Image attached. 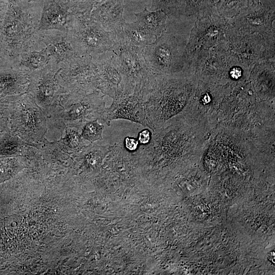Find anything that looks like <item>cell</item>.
I'll list each match as a JSON object with an SVG mask.
<instances>
[{
  "instance_id": "6da1fadb",
  "label": "cell",
  "mask_w": 275,
  "mask_h": 275,
  "mask_svg": "<svg viewBox=\"0 0 275 275\" xmlns=\"http://www.w3.org/2000/svg\"><path fill=\"white\" fill-rule=\"evenodd\" d=\"M198 78L188 72L155 75L144 100L148 127L152 131L182 113L195 93Z\"/></svg>"
},
{
  "instance_id": "7a4b0ae2",
  "label": "cell",
  "mask_w": 275,
  "mask_h": 275,
  "mask_svg": "<svg viewBox=\"0 0 275 275\" xmlns=\"http://www.w3.org/2000/svg\"><path fill=\"white\" fill-rule=\"evenodd\" d=\"M103 95L99 90L85 93L63 94L46 115L47 131L45 138L50 141L59 140L67 126L82 128L88 121L100 120L105 110Z\"/></svg>"
},
{
  "instance_id": "3957f363",
  "label": "cell",
  "mask_w": 275,
  "mask_h": 275,
  "mask_svg": "<svg viewBox=\"0 0 275 275\" xmlns=\"http://www.w3.org/2000/svg\"><path fill=\"white\" fill-rule=\"evenodd\" d=\"M185 58L184 70L202 81L232 88L245 82L251 70L227 49L223 42L209 49L196 50Z\"/></svg>"
},
{
  "instance_id": "277c9868",
  "label": "cell",
  "mask_w": 275,
  "mask_h": 275,
  "mask_svg": "<svg viewBox=\"0 0 275 275\" xmlns=\"http://www.w3.org/2000/svg\"><path fill=\"white\" fill-rule=\"evenodd\" d=\"M17 6L12 9L1 32L0 45L12 67L22 52L42 49L38 37L40 9L23 4Z\"/></svg>"
},
{
  "instance_id": "5b68a950",
  "label": "cell",
  "mask_w": 275,
  "mask_h": 275,
  "mask_svg": "<svg viewBox=\"0 0 275 275\" xmlns=\"http://www.w3.org/2000/svg\"><path fill=\"white\" fill-rule=\"evenodd\" d=\"M275 32L265 35L233 28L228 24L223 43L227 49L252 70L257 63L275 59Z\"/></svg>"
},
{
  "instance_id": "8992f818",
  "label": "cell",
  "mask_w": 275,
  "mask_h": 275,
  "mask_svg": "<svg viewBox=\"0 0 275 275\" xmlns=\"http://www.w3.org/2000/svg\"><path fill=\"white\" fill-rule=\"evenodd\" d=\"M189 38V37H188ZM188 38L166 31L143 49L148 67L155 75H169L183 70L184 51Z\"/></svg>"
},
{
  "instance_id": "52a82bcc",
  "label": "cell",
  "mask_w": 275,
  "mask_h": 275,
  "mask_svg": "<svg viewBox=\"0 0 275 275\" xmlns=\"http://www.w3.org/2000/svg\"><path fill=\"white\" fill-rule=\"evenodd\" d=\"M11 111L14 134L35 147L44 142L47 131L46 117L29 93L14 96Z\"/></svg>"
},
{
  "instance_id": "ba28073f",
  "label": "cell",
  "mask_w": 275,
  "mask_h": 275,
  "mask_svg": "<svg viewBox=\"0 0 275 275\" xmlns=\"http://www.w3.org/2000/svg\"><path fill=\"white\" fill-rule=\"evenodd\" d=\"M72 12L67 34L78 55L92 56L112 50L113 33L105 31L100 23L91 17V13Z\"/></svg>"
},
{
  "instance_id": "9c48e42d",
  "label": "cell",
  "mask_w": 275,
  "mask_h": 275,
  "mask_svg": "<svg viewBox=\"0 0 275 275\" xmlns=\"http://www.w3.org/2000/svg\"><path fill=\"white\" fill-rule=\"evenodd\" d=\"M113 34L112 51L118 58L125 74L127 94H132L136 91L143 92L144 96L150 89L155 74L146 64L143 49L130 45L126 40L123 30Z\"/></svg>"
},
{
  "instance_id": "30bf717a",
  "label": "cell",
  "mask_w": 275,
  "mask_h": 275,
  "mask_svg": "<svg viewBox=\"0 0 275 275\" xmlns=\"http://www.w3.org/2000/svg\"><path fill=\"white\" fill-rule=\"evenodd\" d=\"M60 70L59 64L51 58L46 66L30 74L26 92L33 97L45 115L59 101L60 96L67 93L59 78Z\"/></svg>"
},
{
  "instance_id": "8fae6325",
  "label": "cell",
  "mask_w": 275,
  "mask_h": 275,
  "mask_svg": "<svg viewBox=\"0 0 275 275\" xmlns=\"http://www.w3.org/2000/svg\"><path fill=\"white\" fill-rule=\"evenodd\" d=\"M59 64V78L67 93H90L97 90L96 68L91 56H77Z\"/></svg>"
},
{
  "instance_id": "7c38bea8",
  "label": "cell",
  "mask_w": 275,
  "mask_h": 275,
  "mask_svg": "<svg viewBox=\"0 0 275 275\" xmlns=\"http://www.w3.org/2000/svg\"><path fill=\"white\" fill-rule=\"evenodd\" d=\"M96 71L97 89L113 99L127 94V81L117 55L106 51L91 56Z\"/></svg>"
},
{
  "instance_id": "4fadbf2b",
  "label": "cell",
  "mask_w": 275,
  "mask_h": 275,
  "mask_svg": "<svg viewBox=\"0 0 275 275\" xmlns=\"http://www.w3.org/2000/svg\"><path fill=\"white\" fill-rule=\"evenodd\" d=\"M228 20L215 11L196 20L189 33L184 57L198 49H209L223 42Z\"/></svg>"
},
{
  "instance_id": "5bb4252c",
  "label": "cell",
  "mask_w": 275,
  "mask_h": 275,
  "mask_svg": "<svg viewBox=\"0 0 275 275\" xmlns=\"http://www.w3.org/2000/svg\"><path fill=\"white\" fill-rule=\"evenodd\" d=\"M113 99L100 119L108 126L113 120L123 119L148 127L143 92L135 91L130 94H122Z\"/></svg>"
},
{
  "instance_id": "9a60e30c",
  "label": "cell",
  "mask_w": 275,
  "mask_h": 275,
  "mask_svg": "<svg viewBox=\"0 0 275 275\" xmlns=\"http://www.w3.org/2000/svg\"><path fill=\"white\" fill-rule=\"evenodd\" d=\"M274 6L261 3L251 4L238 14L228 20V24L241 31L265 35L275 32Z\"/></svg>"
},
{
  "instance_id": "2e32d148",
  "label": "cell",
  "mask_w": 275,
  "mask_h": 275,
  "mask_svg": "<svg viewBox=\"0 0 275 275\" xmlns=\"http://www.w3.org/2000/svg\"><path fill=\"white\" fill-rule=\"evenodd\" d=\"M39 40L57 63L67 61L78 55L72 47L67 32L55 30H39Z\"/></svg>"
},
{
  "instance_id": "e0dca14e",
  "label": "cell",
  "mask_w": 275,
  "mask_h": 275,
  "mask_svg": "<svg viewBox=\"0 0 275 275\" xmlns=\"http://www.w3.org/2000/svg\"><path fill=\"white\" fill-rule=\"evenodd\" d=\"M123 0H101L93 6L91 17L112 33L121 31L126 22L123 18Z\"/></svg>"
},
{
  "instance_id": "ac0fdd59",
  "label": "cell",
  "mask_w": 275,
  "mask_h": 275,
  "mask_svg": "<svg viewBox=\"0 0 275 275\" xmlns=\"http://www.w3.org/2000/svg\"><path fill=\"white\" fill-rule=\"evenodd\" d=\"M69 9L63 3L49 2L41 14L38 30H55L67 33L73 17V12Z\"/></svg>"
},
{
  "instance_id": "d6986e66",
  "label": "cell",
  "mask_w": 275,
  "mask_h": 275,
  "mask_svg": "<svg viewBox=\"0 0 275 275\" xmlns=\"http://www.w3.org/2000/svg\"><path fill=\"white\" fill-rule=\"evenodd\" d=\"M275 59L256 64L249 78L254 90L262 97H272L274 94Z\"/></svg>"
},
{
  "instance_id": "ffe728a7",
  "label": "cell",
  "mask_w": 275,
  "mask_h": 275,
  "mask_svg": "<svg viewBox=\"0 0 275 275\" xmlns=\"http://www.w3.org/2000/svg\"><path fill=\"white\" fill-rule=\"evenodd\" d=\"M30 74L13 67L0 71V95L16 96L26 92Z\"/></svg>"
},
{
  "instance_id": "44dd1931",
  "label": "cell",
  "mask_w": 275,
  "mask_h": 275,
  "mask_svg": "<svg viewBox=\"0 0 275 275\" xmlns=\"http://www.w3.org/2000/svg\"><path fill=\"white\" fill-rule=\"evenodd\" d=\"M112 147L113 145H99L91 143L80 151L71 155L87 169L94 170L111 151Z\"/></svg>"
},
{
  "instance_id": "7402d4cb",
  "label": "cell",
  "mask_w": 275,
  "mask_h": 275,
  "mask_svg": "<svg viewBox=\"0 0 275 275\" xmlns=\"http://www.w3.org/2000/svg\"><path fill=\"white\" fill-rule=\"evenodd\" d=\"M37 151V148L30 145L13 133H6L0 139V155L31 157Z\"/></svg>"
},
{
  "instance_id": "603a6c76",
  "label": "cell",
  "mask_w": 275,
  "mask_h": 275,
  "mask_svg": "<svg viewBox=\"0 0 275 275\" xmlns=\"http://www.w3.org/2000/svg\"><path fill=\"white\" fill-rule=\"evenodd\" d=\"M137 22L155 38L163 34L167 29L168 16L161 10L149 11L145 8L143 11L135 13Z\"/></svg>"
},
{
  "instance_id": "cb8c5ba5",
  "label": "cell",
  "mask_w": 275,
  "mask_h": 275,
  "mask_svg": "<svg viewBox=\"0 0 275 275\" xmlns=\"http://www.w3.org/2000/svg\"><path fill=\"white\" fill-rule=\"evenodd\" d=\"M51 58L45 48L29 50L19 56L13 68L31 73L46 66Z\"/></svg>"
},
{
  "instance_id": "d4e9b609",
  "label": "cell",
  "mask_w": 275,
  "mask_h": 275,
  "mask_svg": "<svg viewBox=\"0 0 275 275\" xmlns=\"http://www.w3.org/2000/svg\"><path fill=\"white\" fill-rule=\"evenodd\" d=\"M81 129L74 126H66L63 135L55 141L59 147L70 155L80 151L86 146L81 135Z\"/></svg>"
},
{
  "instance_id": "484cf974",
  "label": "cell",
  "mask_w": 275,
  "mask_h": 275,
  "mask_svg": "<svg viewBox=\"0 0 275 275\" xmlns=\"http://www.w3.org/2000/svg\"><path fill=\"white\" fill-rule=\"evenodd\" d=\"M122 30L127 42L130 45L141 48L144 49L155 39L153 36L137 21L132 23L125 22Z\"/></svg>"
},
{
  "instance_id": "4316f807",
  "label": "cell",
  "mask_w": 275,
  "mask_h": 275,
  "mask_svg": "<svg viewBox=\"0 0 275 275\" xmlns=\"http://www.w3.org/2000/svg\"><path fill=\"white\" fill-rule=\"evenodd\" d=\"M185 0H152L151 11H162L171 18L185 16Z\"/></svg>"
},
{
  "instance_id": "83f0119b",
  "label": "cell",
  "mask_w": 275,
  "mask_h": 275,
  "mask_svg": "<svg viewBox=\"0 0 275 275\" xmlns=\"http://www.w3.org/2000/svg\"><path fill=\"white\" fill-rule=\"evenodd\" d=\"M185 16L195 19L211 15L215 11L214 0H185Z\"/></svg>"
},
{
  "instance_id": "f1b7e54d",
  "label": "cell",
  "mask_w": 275,
  "mask_h": 275,
  "mask_svg": "<svg viewBox=\"0 0 275 275\" xmlns=\"http://www.w3.org/2000/svg\"><path fill=\"white\" fill-rule=\"evenodd\" d=\"M250 5L249 0H218L215 2L214 7L216 13L228 20Z\"/></svg>"
},
{
  "instance_id": "f546056e",
  "label": "cell",
  "mask_w": 275,
  "mask_h": 275,
  "mask_svg": "<svg viewBox=\"0 0 275 275\" xmlns=\"http://www.w3.org/2000/svg\"><path fill=\"white\" fill-rule=\"evenodd\" d=\"M98 120H95L87 122L81 129V137L91 143L103 139L102 132L104 125L99 123Z\"/></svg>"
},
{
  "instance_id": "4dcf8cb0",
  "label": "cell",
  "mask_w": 275,
  "mask_h": 275,
  "mask_svg": "<svg viewBox=\"0 0 275 275\" xmlns=\"http://www.w3.org/2000/svg\"><path fill=\"white\" fill-rule=\"evenodd\" d=\"M26 157L20 156L17 158L0 159V179L11 176L20 168V163Z\"/></svg>"
},
{
  "instance_id": "1f68e13d",
  "label": "cell",
  "mask_w": 275,
  "mask_h": 275,
  "mask_svg": "<svg viewBox=\"0 0 275 275\" xmlns=\"http://www.w3.org/2000/svg\"><path fill=\"white\" fill-rule=\"evenodd\" d=\"M123 145L127 151L133 153L139 148L140 143L137 138L126 136L124 140Z\"/></svg>"
},
{
  "instance_id": "d6a6232c",
  "label": "cell",
  "mask_w": 275,
  "mask_h": 275,
  "mask_svg": "<svg viewBox=\"0 0 275 275\" xmlns=\"http://www.w3.org/2000/svg\"><path fill=\"white\" fill-rule=\"evenodd\" d=\"M151 136L152 132L149 129H144L141 130L138 133L137 138L140 145H146L148 144L151 139Z\"/></svg>"
},
{
  "instance_id": "836d02e7",
  "label": "cell",
  "mask_w": 275,
  "mask_h": 275,
  "mask_svg": "<svg viewBox=\"0 0 275 275\" xmlns=\"http://www.w3.org/2000/svg\"><path fill=\"white\" fill-rule=\"evenodd\" d=\"M101 0H83L80 11L91 13L94 5Z\"/></svg>"
},
{
  "instance_id": "e575fe53",
  "label": "cell",
  "mask_w": 275,
  "mask_h": 275,
  "mask_svg": "<svg viewBox=\"0 0 275 275\" xmlns=\"http://www.w3.org/2000/svg\"><path fill=\"white\" fill-rule=\"evenodd\" d=\"M251 4H258L260 3V0H249Z\"/></svg>"
}]
</instances>
